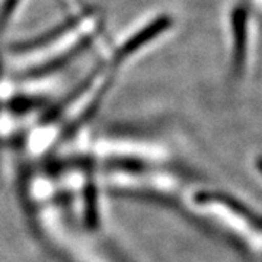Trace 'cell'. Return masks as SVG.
<instances>
[{
    "instance_id": "obj_2",
    "label": "cell",
    "mask_w": 262,
    "mask_h": 262,
    "mask_svg": "<svg viewBox=\"0 0 262 262\" xmlns=\"http://www.w3.org/2000/svg\"><path fill=\"white\" fill-rule=\"evenodd\" d=\"M20 0H5L2 9H0V34L8 28L9 20L15 15V10L18 9Z\"/></svg>"
},
{
    "instance_id": "obj_1",
    "label": "cell",
    "mask_w": 262,
    "mask_h": 262,
    "mask_svg": "<svg viewBox=\"0 0 262 262\" xmlns=\"http://www.w3.org/2000/svg\"><path fill=\"white\" fill-rule=\"evenodd\" d=\"M170 25H172V20L168 16H160V18L155 19L153 22H150L147 27H144L141 31L136 32L130 39H127L121 47L118 48V51H115L114 61L121 63L122 60H125L128 56L134 54L137 50H140L146 44H149L150 41H153L155 38L159 37L160 34L165 32Z\"/></svg>"
}]
</instances>
